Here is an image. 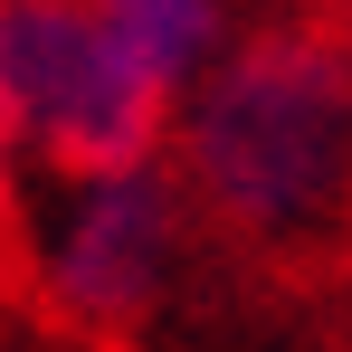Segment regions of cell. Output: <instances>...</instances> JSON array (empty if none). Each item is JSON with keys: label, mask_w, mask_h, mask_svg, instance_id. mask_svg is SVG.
<instances>
[{"label": "cell", "mask_w": 352, "mask_h": 352, "mask_svg": "<svg viewBox=\"0 0 352 352\" xmlns=\"http://www.w3.org/2000/svg\"><path fill=\"white\" fill-rule=\"evenodd\" d=\"M200 238L267 276H314L352 248V19L276 10L248 19L172 115L162 153Z\"/></svg>", "instance_id": "1"}, {"label": "cell", "mask_w": 352, "mask_h": 352, "mask_svg": "<svg viewBox=\"0 0 352 352\" xmlns=\"http://www.w3.org/2000/svg\"><path fill=\"white\" fill-rule=\"evenodd\" d=\"M172 96L124 58L96 0H0V200L172 153Z\"/></svg>", "instance_id": "2"}, {"label": "cell", "mask_w": 352, "mask_h": 352, "mask_svg": "<svg viewBox=\"0 0 352 352\" xmlns=\"http://www.w3.org/2000/svg\"><path fill=\"white\" fill-rule=\"evenodd\" d=\"M10 229H19V267L29 295L76 324V333H133L172 305L181 267L200 248L190 219V190L172 162H115V172H67L38 181L10 200Z\"/></svg>", "instance_id": "3"}, {"label": "cell", "mask_w": 352, "mask_h": 352, "mask_svg": "<svg viewBox=\"0 0 352 352\" xmlns=\"http://www.w3.org/2000/svg\"><path fill=\"white\" fill-rule=\"evenodd\" d=\"M96 10H105V29L124 38V58L143 67L172 105L229 58V38L248 29L238 0H96Z\"/></svg>", "instance_id": "4"}, {"label": "cell", "mask_w": 352, "mask_h": 352, "mask_svg": "<svg viewBox=\"0 0 352 352\" xmlns=\"http://www.w3.org/2000/svg\"><path fill=\"white\" fill-rule=\"evenodd\" d=\"M0 229H10V200H0Z\"/></svg>", "instance_id": "5"}, {"label": "cell", "mask_w": 352, "mask_h": 352, "mask_svg": "<svg viewBox=\"0 0 352 352\" xmlns=\"http://www.w3.org/2000/svg\"><path fill=\"white\" fill-rule=\"evenodd\" d=\"M333 10H343V19H352V0H333Z\"/></svg>", "instance_id": "6"}]
</instances>
